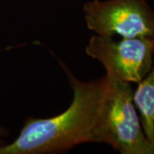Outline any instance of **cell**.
I'll use <instances>...</instances> for the list:
<instances>
[{"mask_svg":"<svg viewBox=\"0 0 154 154\" xmlns=\"http://www.w3.org/2000/svg\"><path fill=\"white\" fill-rule=\"evenodd\" d=\"M83 11L87 27L97 35L154 36V11L145 0H94L85 4Z\"/></svg>","mask_w":154,"mask_h":154,"instance_id":"obj_3","label":"cell"},{"mask_svg":"<svg viewBox=\"0 0 154 154\" xmlns=\"http://www.w3.org/2000/svg\"><path fill=\"white\" fill-rule=\"evenodd\" d=\"M105 93L98 128V143L109 145L122 154H154L133 99L130 83L106 73Z\"/></svg>","mask_w":154,"mask_h":154,"instance_id":"obj_2","label":"cell"},{"mask_svg":"<svg viewBox=\"0 0 154 154\" xmlns=\"http://www.w3.org/2000/svg\"><path fill=\"white\" fill-rule=\"evenodd\" d=\"M8 134H9L8 129L0 124V142H1V140H2L3 138L6 137L8 135Z\"/></svg>","mask_w":154,"mask_h":154,"instance_id":"obj_6","label":"cell"},{"mask_svg":"<svg viewBox=\"0 0 154 154\" xmlns=\"http://www.w3.org/2000/svg\"><path fill=\"white\" fill-rule=\"evenodd\" d=\"M73 100L68 109L50 118L28 117L17 139L0 144V154H49L84 143H98V128L107 77L82 82L69 73Z\"/></svg>","mask_w":154,"mask_h":154,"instance_id":"obj_1","label":"cell"},{"mask_svg":"<svg viewBox=\"0 0 154 154\" xmlns=\"http://www.w3.org/2000/svg\"><path fill=\"white\" fill-rule=\"evenodd\" d=\"M86 52L100 62L106 73L128 83H138L152 66L154 36L115 39L96 34L89 39Z\"/></svg>","mask_w":154,"mask_h":154,"instance_id":"obj_4","label":"cell"},{"mask_svg":"<svg viewBox=\"0 0 154 154\" xmlns=\"http://www.w3.org/2000/svg\"><path fill=\"white\" fill-rule=\"evenodd\" d=\"M137 84L133 92L134 103L140 113L144 133L154 145V60L150 71Z\"/></svg>","mask_w":154,"mask_h":154,"instance_id":"obj_5","label":"cell"}]
</instances>
